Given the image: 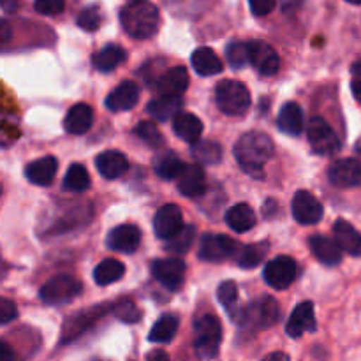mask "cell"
<instances>
[{"label": "cell", "mask_w": 361, "mask_h": 361, "mask_svg": "<svg viewBox=\"0 0 361 361\" xmlns=\"http://www.w3.org/2000/svg\"><path fill=\"white\" fill-rule=\"evenodd\" d=\"M274 141L268 134L259 130H250L243 134L235 145V157L243 168L254 178H263V164L274 155Z\"/></svg>", "instance_id": "6da1fadb"}, {"label": "cell", "mask_w": 361, "mask_h": 361, "mask_svg": "<svg viewBox=\"0 0 361 361\" xmlns=\"http://www.w3.org/2000/svg\"><path fill=\"white\" fill-rule=\"evenodd\" d=\"M120 21L130 37L148 39L157 30L159 9L148 0H136L120 11Z\"/></svg>", "instance_id": "7a4b0ae2"}, {"label": "cell", "mask_w": 361, "mask_h": 361, "mask_svg": "<svg viewBox=\"0 0 361 361\" xmlns=\"http://www.w3.org/2000/svg\"><path fill=\"white\" fill-rule=\"evenodd\" d=\"M215 101L219 109L229 116L245 115L250 108L249 88L235 80H224L215 88Z\"/></svg>", "instance_id": "3957f363"}, {"label": "cell", "mask_w": 361, "mask_h": 361, "mask_svg": "<svg viewBox=\"0 0 361 361\" xmlns=\"http://www.w3.org/2000/svg\"><path fill=\"white\" fill-rule=\"evenodd\" d=\"M194 349L204 360L215 358L222 342L221 323L212 314H204L194 323Z\"/></svg>", "instance_id": "277c9868"}, {"label": "cell", "mask_w": 361, "mask_h": 361, "mask_svg": "<svg viewBox=\"0 0 361 361\" xmlns=\"http://www.w3.org/2000/svg\"><path fill=\"white\" fill-rule=\"evenodd\" d=\"M81 293V284L71 275H56L41 288L39 295L48 305H66Z\"/></svg>", "instance_id": "5b68a950"}, {"label": "cell", "mask_w": 361, "mask_h": 361, "mask_svg": "<svg viewBox=\"0 0 361 361\" xmlns=\"http://www.w3.org/2000/svg\"><path fill=\"white\" fill-rule=\"evenodd\" d=\"M307 137H309L310 148L317 155L328 157V155H334L341 150V141H338L337 133L323 118L310 120L309 127H307Z\"/></svg>", "instance_id": "8992f818"}, {"label": "cell", "mask_w": 361, "mask_h": 361, "mask_svg": "<svg viewBox=\"0 0 361 361\" xmlns=\"http://www.w3.org/2000/svg\"><path fill=\"white\" fill-rule=\"evenodd\" d=\"M263 275L270 288L282 291V289H288L298 279L300 267L293 257L279 256L264 267Z\"/></svg>", "instance_id": "52a82bcc"}, {"label": "cell", "mask_w": 361, "mask_h": 361, "mask_svg": "<svg viewBox=\"0 0 361 361\" xmlns=\"http://www.w3.org/2000/svg\"><path fill=\"white\" fill-rule=\"evenodd\" d=\"M236 252H240L238 243L228 235H204L200 243V259L210 261V263H217V261H224L228 257H233Z\"/></svg>", "instance_id": "ba28073f"}, {"label": "cell", "mask_w": 361, "mask_h": 361, "mask_svg": "<svg viewBox=\"0 0 361 361\" xmlns=\"http://www.w3.org/2000/svg\"><path fill=\"white\" fill-rule=\"evenodd\" d=\"M281 310L279 303L271 296H261L254 303H250L249 309H245V319L243 324H250L254 328H270L279 321Z\"/></svg>", "instance_id": "9c48e42d"}, {"label": "cell", "mask_w": 361, "mask_h": 361, "mask_svg": "<svg viewBox=\"0 0 361 361\" xmlns=\"http://www.w3.org/2000/svg\"><path fill=\"white\" fill-rule=\"evenodd\" d=\"M293 217L303 226H314L323 219V204L309 190H298L293 197Z\"/></svg>", "instance_id": "30bf717a"}, {"label": "cell", "mask_w": 361, "mask_h": 361, "mask_svg": "<svg viewBox=\"0 0 361 361\" xmlns=\"http://www.w3.org/2000/svg\"><path fill=\"white\" fill-rule=\"evenodd\" d=\"M152 274L155 281L161 282L169 291H176L182 288L183 277H185V263L178 257L169 259H155L152 263Z\"/></svg>", "instance_id": "8fae6325"}, {"label": "cell", "mask_w": 361, "mask_h": 361, "mask_svg": "<svg viewBox=\"0 0 361 361\" xmlns=\"http://www.w3.org/2000/svg\"><path fill=\"white\" fill-rule=\"evenodd\" d=\"M328 178L335 187L351 189L361 185V161L358 159H341L334 162L328 171Z\"/></svg>", "instance_id": "7c38bea8"}, {"label": "cell", "mask_w": 361, "mask_h": 361, "mask_svg": "<svg viewBox=\"0 0 361 361\" xmlns=\"http://www.w3.org/2000/svg\"><path fill=\"white\" fill-rule=\"evenodd\" d=\"M183 229L182 212L176 204H164L154 217V233L161 240H171Z\"/></svg>", "instance_id": "4fadbf2b"}, {"label": "cell", "mask_w": 361, "mask_h": 361, "mask_svg": "<svg viewBox=\"0 0 361 361\" xmlns=\"http://www.w3.org/2000/svg\"><path fill=\"white\" fill-rule=\"evenodd\" d=\"M249 55L250 63L256 67L257 73L263 74V76H274V74H277L279 67H281V60H279L277 51L270 44H267L263 41H250Z\"/></svg>", "instance_id": "5bb4252c"}, {"label": "cell", "mask_w": 361, "mask_h": 361, "mask_svg": "<svg viewBox=\"0 0 361 361\" xmlns=\"http://www.w3.org/2000/svg\"><path fill=\"white\" fill-rule=\"evenodd\" d=\"M316 330V312L312 302H303L296 305L291 317L286 324V334L291 338H300L302 335Z\"/></svg>", "instance_id": "9a60e30c"}, {"label": "cell", "mask_w": 361, "mask_h": 361, "mask_svg": "<svg viewBox=\"0 0 361 361\" xmlns=\"http://www.w3.org/2000/svg\"><path fill=\"white\" fill-rule=\"evenodd\" d=\"M141 242V231L134 224L116 226L108 235V247L115 252L133 254L136 252Z\"/></svg>", "instance_id": "2e32d148"}, {"label": "cell", "mask_w": 361, "mask_h": 361, "mask_svg": "<svg viewBox=\"0 0 361 361\" xmlns=\"http://www.w3.org/2000/svg\"><path fill=\"white\" fill-rule=\"evenodd\" d=\"M189 87V74L182 66L168 69L157 80V92L162 97H180Z\"/></svg>", "instance_id": "e0dca14e"}, {"label": "cell", "mask_w": 361, "mask_h": 361, "mask_svg": "<svg viewBox=\"0 0 361 361\" xmlns=\"http://www.w3.org/2000/svg\"><path fill=\"white\" fill-rule=\"evenodd\" d=\"M137 99H140V88L133 81H123L120 83L111 94L106 99V108L109 111H127V109L134 108L137 104Z\"/></svg>", "instance_id": "ac0fdd59"}, {"label": "cell", "mask_w": 361, "mask_h": 361, "mask_svg": "<svg viewBox=\"0 0 361 361\" xmlns=\"http://www.w3.org/2000/svg\"><path fill=\"white\" fill-rule=\"evenodd\" d=\"M178 190L187 197H200L203 196L207 180H204V171L200 164L185 166L182 175L178 176Z\"/></svg>", "instance_id": "d6986e66"}, {"label": "cell", "mask_w": 361, "mask_h": 361, "mask_svg": "<svg viewBox=\"0 0 361 361\" xmlns=\"http://www.w3.org/2000/svg\"><path fill=\"white\" fill-rule=\"evenodd\" d=\"M309 245L312 249L314 256L317 257V261L326 267H337L338 263L342 261V252L344 250L341 249L335 240L326 238V236H321V235H314L312 238L309 240Z\"/></svg>", "instance_id": "ffe728a7"}, {"label": "cell", "mask_w": 361, "mask_h": 361, "mask_svg": "<svg viewBox=\"0 0 361 361\" xmlns=\"http://www.w3.org/2000/svg\"><path fill=\"white\" fill-rule=\"evenodd\" d=\"M334 235L335 242L341 245L344 252H348L349 256L361 257V233L356 231L348 221L338 219L334 226Z\"/></svg>", "instance_id": "44dd1931"}, {"label": "cell", "mask_w": 361, "mask_h": 361, "mask_svg": "<svg viewBox=\"0 0 361 361\" xmlns=\"http://www.w3.org/2000/svg\"><path fill=\"white\" fill-rule=\"evenodd\" d=\"M95 166H97V171L101 173L104 178L115 180L120 178L123 173L129 168V162L123 154L116 150H108L102 152L97 159H95Z\"/></svg>", "instance_id": "7402d4cb"}, {"label": "cell", "mask_w": 361, "mask_h": 361, "mask_svg": "<svg viewBox=\"0 0 361 361\" xmlns=\"http://www.w3.org/2000/svg\"><path fill=\"white\" fill-rule=\"evenodd\" d=\"M92 122H94V111H92V108L88 104L80 102V104H74L67 111L66 120H63V127H66V130L69 134L80 136V134L88 133V129L92 127Z\"/></svg>", "instance_id": "603a6c76"}, {"label": "cell", "mask_w": 361, "mask_h": 361, "mask_svg": "<svg viewBox=\"0 0 361 361\" xmlns=\"http://www.w3.org/2000/svg\"><path fill=\"white\" fill-rule=\"evenodd\" d=\"M56 169H59V162L51 155H46V157L37 159V161L30 162L27 166V178L30 180L35 185H49L53 182L56 175Z\"/></svg>", "instance_id": "cb8c5ba5"}, {"label": "cell", "mask_w": 361, "mask_h": 361, "mask_svg": "<svg viewBox=\"0 0 361 361\" xmlns=\"http://www.w3.org/2000/svg\"><path fill=\"white\" fill-rule=\"evenodd\" d=\"M173 130L178 137L190 145L200 143L201 133H203V123L192 113H180L175 120H173Z\"/></svg>", "instance_id": "d4e9b609"}, {"label": "cell", "mask_w": 361, "mask_h": 361, "mask_svg": "<svg viewBox=\"0 0 361 361\" xmlns=\"http://www.w3.org/2000/svg\"><path fill=\"white\" fill-rule=\"evenodd\" d=\"M279 129L289 136H298L303 130V111L296 102H286L279 111Z\"/></svg>", "instance_id": "484cf974"}, {"label": "cell", "mask_w": 361, "mask_h": 361, "mask_svg": "<svg viewBox=\"0 0 361 361\" xmlns=\"http://www.w3.org/2000/svg\"><path fill=\"white\" fill-rule=\"evenodd\" d=\"M190 62H192L194 71H196L200 76H215V74L221 73L222 67H224L222 66V60L215 55L214 49L207 48V46L197 48L196 51L192 53Z\"/></svg>", "instance_id": "4316f807"}, {"label": "cell", "mask_w": 361, "mask_h": 361, "mask_svg": "<svg viewBox=\"0 0 361 361\" xmlns=\"http://www.w3.org/2000/svg\"><path fill=\"white\" fill-rule=\"evenodd\" d=\"M226 222L236 233H247L256 226V214L247 203L235 204L226 214Z\"/></svg>", "instance_id": "83f0119b"}, {"label": "cell", "mask_w": 361, "mask_h": 361, "mask_svg": "<svg viewBox=\"0 0 361 361\" xmlns=\"http://www.w3.org/2000/svg\"><path fill=\"white\" fill-rule=\"evenodd\" d=\"M126 59H127L126 49L120 48V46L116 44H108L104 46L101 51L95 53L92 62H94V67L99 71V73H111V71L116 69L120 63L126 62Z\"/></svg>", "instance_id": "f1b7e54d"}, {"label": "cell", "mask_w": 361, "mask_h": 361, "mask_svg": "<svg viewBox=\"0 0 361 361\" xmlns=\"http://www.w3.org/2000/svg\"><path fill=\"white\" fill-rule=\"evenodd\" d=\"M182 97H159L154 99L152 102H148L147 111L154 116L159 122H168L169 118L175 120L180 115V109H182Z\"/></svg>", "instance_id": "f546056e"}, {"label": "cell", "mask_w": 361, "mask_h": 361, "mask_svg": "<svg viewBox=\"0 0 361 361\" xmlns=\"http://www.w3.org/2000/svg\"><path fill=\"white\" fill-rule=\"evenodd\" d=\"M126 274V268L116 259H104L95 267L94 281L97 286H109L113 282L120 281Z\"/></svg>", "instance_id": "4dcf8cb0"}, {"label": "cell", "mask_w": 361, "mask_h": 361, "mask_svg": "<svg viewBox=\"0 0 361 361\" xmlns=\"http://www.w3.org/2000/svg\"><path fill=\"white\" fill-rule=\"evenodd\" d=\"M176 331H178V317L162 316L150 330L148 341L155 342V344H168V342L173 341Z\"/></svg>", "instance_id": "1f68e13d"}, {"label": "cell", "mask_w": 361, "mask_h": 361, "mask_svg": "<svg viewBox=\"0 0 361 361\" xmlns=\"http://www.w3.org/2000/svg\"><path fill=\"white\" fill-rule=\"evenodd\" d=\"M268 242H259L254 243V245H247L242 247L238 252V257H236V263L240 264L242 268H256L257 264L263 263L264 256L268 252Z\"/></svg>", "instance_id": "d6a6232c"}, {"label": "cell", "mask_w": 361, "mask_h": 361, "mask_svg": "<svg viewBox=\"0 0 361 361\" xmlns=\"http://www.w3.org/2000/svg\"><path fill=\"white\" fill-rule=\"evenodd\" d=\"M183 169H185V164L173 152H168V154L159 157L157 162H155V173L164 180L178 178L183 173Z\"/></svg>", "instance_id": "836d02e7"}, {"label": "cell", "mask_w": 361, "mask_h": 361, "mask_svg": "<svg viewBox=\"0 0 361 361\" xmlns=\"http://www.w3.org/2000/svg\"><path fill=\"white\" fill-rule=\"evenodd\" d=\"M90 187V176L81 164H73L63 178V189L71 192H85Z\"/></svg>", "instance_id": "e575fe53"}, {"label": "cell", "mask_w": 361, "mask_h": 361, "mask_svg": "<svg viewBox=\"0 0 361 361\" xmlns=\"http://www.w3.org/2000/svg\"><path fill=\"white\" fill-rule=\"evenodd\" d=\"M192 157L201 164H217L222 159V148L214 141H200L192 145Z\"/></svg>", "instance_id": "d590c367"}, {"label": "cell", "mask_w": 361, "mask_h": 361, "mask_svg": "<svg viewBox=\"0 0 361 361\" xmlns=\"http://www.w3.org/2000/svg\"><path fill=\"white\" fill-rule=\"evenodd\" d=\"M101 310H94V312H87V314H81V316H78L76 319H69L67 321L66 328H63V342L67 341H73V338H76L78 335L81 334V331L85 330V328L88 326L90 323H94L95 319H97L99 316H101Z\"/></svg>", "instance_id": "8d00e7d4"}, {"label": "cell", "mask_w": 361, "mask_h": 361, "mask_svg": "<svg viewBox=\"0 0 361 361\" xmlns=\"http://www.w3.org/2000/svg\"><path fill=\"white\" fill-rule=\"evenodd\" d=\"M226 56H228V62L233 69H242V67H245L247 63H250L249 42H229V46L226 48Z\"/></svg>", "instance_id": "74e56055"}, {"label": "cell", "mask_w": 361, "mask_h": 361, "mask_svg": "<svg viewBox=\"0 0 361 361\" xmlns=\"http://www.w3.org/2000/svg\"><path fill=\"white\" fill-rule=\"evenodd\" d=\"M194 238H196V228H194V226H183V229L178 235L173 236L171 240H168L166 249L173 254H183L190 249Z\"/></svg>", "instance_id": "f35d334b"}, {"label": "cell", "mask_w": 361, "mask_h": 361, "mask_svg": "<svg viewBox=\"0 0 361 361\" xmlns=\"http://www.w3.org/2000/svg\"><path fill=\"white\" fill-rule=\"evenodd\" d=\"M134 133H136V136L140 137L143 143H147L148 147L159 148L162 143H164V137H162L161 130H159V127L155 126L154 122L137 123L136 129H134Z\"/></svg>", "instance_id": "ab89813d"}, {"label": "cell", "mask_w": 361, "mask_h": 361, "mask_svg": "<svg viewBox=\"0 0 361 361\" xmlns=\"http://www.w3.org/2000/svg\"><path fill=\"white\" fill-rule=\"evenodd\" d=\"M217 298L219 302H221V305L226 307L231 314L233 310L238 309V307H236V302H238V288H236L235 282L233 281L222 282L217 289Z\"/></svg>", "instance_id": "60d3db41"}, {"label": "cell", "mask_w": 361, "mask_h": 361, "mask_svg": "<svg viewBox=\"0 0 361 361\" xmlns=\"http://www.w3.org/2000/svg\"><path fill=\"white\" fill-rule=\"evenodd\" d=\"M113 314H115L118 319H122L123 323L129 324L137 323V321L141 319V312L136 309V305H134L130 300H120L118 303H115V305H113Z\"/></svg>", "instance_id": "b9f144b4"}, {"label": "cell", "mask_w": 361, "mask_h": 361, "mask_svg": "<svg viewBox=\"0 0 361 361\" xmlns=\"http://www.w3.org/2000/svg\"><path fill=\"white\" fill-rule=\"evenodd\" d=\"M99 23H101V16H99L97 6L85 7L80 13V16H78V27H81L87 32L97 30Z\"/></svg>", "instance_id": "7bdbcfd3"}, {"label": "cell", "mask_w": 361, "mask_h": 361, "mask_svg": "<svg viewBox=\"0 0 361 361\" xmlns=\"http://www.w3.org/2000/svg\"><path fill=\"white\" fill-rule=\"evenodd\" d=\"M34 7L37 13L53 16V14L62 13L63 7H66V0H35Z\"/></svg>", "instance_id": "ee69618b"}, {"label": "cell", "mask_w": 361, "mask_h": 361, "mask_svg": "<svg viewBox=\"0 0 361 361\" xmlns=\"http://www.w3.org/2000/svg\"><path fill=\"white\" fill-rule=\"evenodd\" d=\"M16 316H18L16 305L7 298L0 300V323L2 324L11 323L13 319H16Z\"/></svg>", "instance_id": "f6af8a7d"}, {"label": "cell", "mask_w": 361, "mask_h": 361, "mask_svg": "<svg viewBox=\"0 0 361 361\" xmlns=\"http://www.w3.org/2000/svg\"><path fill=\"white\" fill-rule=\"evenodd\" d=\"M249 6L256 16H267L275 9V0H249Z\"/></svg>", "instance_id": "bcb514c9"}, {"label": "cell", "mask_w": 361, "mask_h": 361, "mask_svg": "<svg viewBox=\"0 0 361 361\" xmlns=\"http://www.w3.org/2000/svg\"><path fill=\"white\" fill-rule=\"evenodd\" d=\"M0 361H14V351L6 342L0 344Z\"/></svg>", "instance_id": "7dc6e473"}, {"label": "cell", "mask_w": 361, "mask_h": 361, "mask_svg": "<svg viewBox=\"0 0 361 361\" xmlns=\"http://www.w3.org/2000/svg\"><path fill=\"white\" fill-rule=\"evenodd\" d=\"M147 361H169V356L164 351H152L147 356Z\"/></svg>", "instance_id": "c3c4849f"}, {"label": "cell", "mask_w": 361, "mask_h": 361, "mask_svg": "<svg viewBox=\"0 0 361 361\" xmlns=\"http://www.w3.org/2000/svg\"><path fill=\"white\" fill-rule=\"evenodd\" d=\"M20 6V0H2V7L6 13H14Z\"/></svg>", "instance_id": "681fc988"}, {"label": "cell", "mask_w": 361, "mask_h": 361, "mask_svg": "<svg viewBox=\"0 0 361 361\" xmlns=\"http://www.w3.org/2000/svg\"><path fill=\"white\" fill-rule=\"evenodd\" d=\"M351 90H353V94H355V97L361 102V80H356V78H353Z\"/></svg>", "instance_id": "f907efd6"}, {"label": "cell", "mask_w": 361, "mask_h": 361, "mask_svg": "<svg viewBox=\"0 0 361 361\" xmlns=\"http://www.w3.org/2000/svg\"><path fill=\"white\" fill-rule=\"evenodd\" d=\"M263 361H289V356L286 353H271L270 356H267Z\"/></svg>", "instance_id": "816d5d0a"}, {"label": "cell", "mask_w": 361, "mask_h": 361, "mask_svg": "<svg viewBox=\"0 0 361 361\" xmlns=\"http://www.w3.org/2000/svg\"><path fill=\"white\" fill-rule=\"evenodd\" d=\"M351 73H353V78H356V80H361V60H358L356 63H353Z\"/></svg>", "instance_id": "f5cc1de1"}, {"label": "cell", "mask_w": 361, "mask_h": 361, "mask_svg": "<svg viewBox=\"0 0 361 361\" xmlns=\"http://www.w3.org/2000/svg\"><path fill=\"white\" fill-rule=\"evenodd\" d=\"M348 2H351V4H361V0H348Z\"/></svg>", "instance_id": "db71d44e"}, {"label": "cell", "mask_w": 361, "mask_h": 361, "mask_svg": "<svg viewBox=\"0 0 361 361\" xmlns=\"http://www.w3.org/2000/svg\"><path fill=\"white\" fill-rule=\"evenodd\" d=\"M134 2H136V0H134Z\"/></svg>", "instance_id": "11a10c76"}]
</instances>
